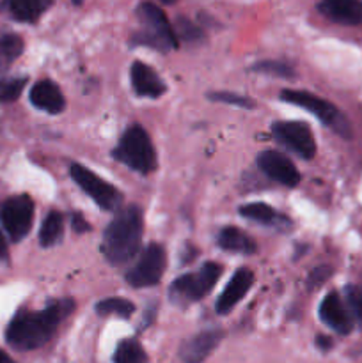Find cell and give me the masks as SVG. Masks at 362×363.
<instances>
[{
	"mask_svg": "<svg viewBox=\"0 0 362 363\" xmlns=\"http://www.w3.org/2000/svg\"><path fill=\"white\" fill-rule=\"evenodd\" d=\"M73 308L71 300H60L50 303L41 312H20L9 323L6 339L13 347L21 351L38 350L45 346L55 333L59 323Z\"/></svg>",
	"mask_w": 362,
	"mask_h": 363,
	"instance_id": "obj_1",
	"label": "cell"
},
{
	"mask_svg": "<svg viewBox=\"0 0 362 363\" xmlns=\"http://www.w3.org/2000/svg\"><path fill=\"white\" fill-rule=\"evenodd\" d=\"M144 230L142 211L137 206L121 209L103 233V255L112 264H124L138 252Z\"/></svg>",
	"mask_w": 362,
	"mask_h": 363,
	"instance_id": "obj_2",
	"label": "cell"
},
{
	"mask_svg": "<svg viewBox=\"0 0 362 363\" xmlns=\"http://www.w3.org/2000/svg\"><path fill=\"white\" fill-rule=\"evenodd\" d=\"M112 155L117 162L124 163L135 172L149 174L156 169L155 147L142 126H131L124 131Z\"/></svg>",
	"mask_w": 362,
	"mask_h": 363,
	"instance_id": "obj_3",
	"label": "cell"
},
{
	"mask_svg": "<svg viewBox=\"0 0 362 363\" xmlns=\"http://www.w3.org/2000/svg\"><path fill=\"white\" fill-rule=\"evenodd\" d=\"M137 16L142 23V30L133 38L135 45L151 46L160 52H170L176 48V34L160 7L149 2L141 4L137 9Z\"/></svg>",
	"mask_w": 362,
	"mask_h": 363,
	"instance_id": "obj_4",
	"label": "cell"
},
{
	"mask_svg": "<svg viewBox=\"0 0 362 363\" xmlns=\"http://www.w3.org/2000/svg\"><path fill=\"white\" fill-rule=\"evenodd\" d=\"M222 268L216 262H206L197 273H188L174 280L170 287V298L176 303L185 305L204 298L206 293L215 287L216 280L220 279Z\"/></svg>",
	"mask_w": 362,
	"mask_h": 363,
	"instance_id": "obj_5",
	"label": "cell"
},
{
	"mask_svg": "<svg viewBox=\"0 0 362 363\" xmlns=\"http://www.w3.org/2000/svg\"><path fill=\"white\" fill-rule=\"evenodd\" d=\"M280 99L309 110L312 116L318 117L329 128H332L336 133L343 135V137H350V126H348L346 119L341 116L339 110L332 103L325 101L323 98H318V96L311 94L307 91H293V89H286V91L280 92Z\"/></svg>",
	"mask_w": 362,
	"mask_h": 363,
	"instance_id": "obj_6",
	"label": "cell"
},
{
	"mask_svg": "<svg viewBox=\"0 0 362 363\" xmlns=\"http://www.w3.org/2000/svg\"><path fill=\"white\" fill-rule=\"evenodd\" d=\"M71 177H73L75 183L103 209V211H116L117 208L123 202V195L119 194V190L109 184L106 181H103L102 177L96 176L94 172L87 169V167L82 165H71L70 170Z\"/></svg>",
	"mask_w": 362,
	"mask_h": 363,
	"instance_id": "obj_7",
	"label": "cell"
},
{
	"mask_svg": "<svg viewBox=\"0 0 362 363\" xmlns=\"http://www.w3.org/2000/svg\"><path fill=\"white\" fill-rule=\"evenodd\" d=\"M0 222L13 241H20L31 233L34 222V202L28 195L7 199L0 208Z\"/></svg>",
	"mask_w": 362,
	"mask_h": 363,
	"instance_id": "obj_8",
	"label": "cell"
},
{
	"mask_svg": "<svg viewBox=\"0 0 362 363\" xmlns=\"http://www.w3.org/2000/svg\"><path fill=\"white\" fill-rule=\"evenodd\" d=\"M167 257L165 250L160 245H149L141 254L133 268L128 272L126 280L133 287L156 286L165 272Z\"/></svg>",
	"mask_w": 362,
	"mask_h": 363,
	"instance_id": "obj_9",
	"label": "cell"
},
{
	"mask_svg": "<svg viewBox=\"0 0 362 363\" xmlns=\"http://www.w3.org/2000/svg\"><path fill=\"white\" fill-rule=\"evenodd\" d=\"M273 135L280 144L286 145L293 152L305 160H311L316 152V142L312 131L305 123H295V121H284L275 123L272 128Z\"/></svg>",
	"mask_w": 362,
	"mask_h": 363,
	"instance_id": "obj_10",
	"label": "cell"
},
{
	"mask_svg": "<svg viewBox=\"0 0 362 363\" xmlns=\"http://www.w3.org/2000/svg\"><path fill=\"white\" fill-rule=\"evenodd\" d=\"M258 167L265 176L284 186H297L300 183V174L287 156L277 151H265L258 156Z\"/></svg>",
	"mask_w": 362,
	"mask_h": 363,
	"instance_id": "obj_11",
	"label": "cell"
},
{
	"mask_svg": "<svg viewBox=\"0 0 362 363\" xmlns=\"http://www.w3.org/2000/svg\"><path fill=\"white\" fill-rule=\"evenodd\" d=\"M222 337V330H204V332L190 337L180 350L181 360L185 363H202L215 351Z\"/></svg>",
	"mask_w": 362,
	"mask_h": 363,
	"instance_id": "obj_12",
	"label": "cell"
},
{
	"mask_svg": "<svg viewBox=\"0 0 362 363\" xmlns=\"http://www.w3.org/2000/svg\"><path fill=\"white\" fill-rule=\"evenodd\" d=\"M319 318L329 328L341 335H348L353 328V319L337 293H329L319 305Z\"/></svg>",
	"mask_w": 362,
	"mask_h": 363,
	"instance_id": "obj_13",
	"label": "cell"
},
{
	"mask_svg": "<svg viewBox=\"0 0 362 363\" xmlns=\"http://www.w3.org/2000/svg\"><path fill=\"white\" fill-rule=\"evenodd\" d=\"M254 284V273L251 269H238L233 275V279L229 280L226 289L222 291V294L216 300V312L219 314H227L231 312V308L236 303H240L243 300L245 294L248 293V289Z\"/></svg>",
	"mask_w": 362,
	"mask_h": 363,
	"instance_id": "obj_14",
	"label": "cell"
},
{
	"mask_svg": "<svg viewBox=\"0 0 362 363\" xmlns=\"http://www.w3.org/2000/svg\"><path fill=\"white\" fill-rule=\"evenodd\" d=\"M318 9L323 16L336 21V23H362V0H319Z\"/></svg>",
	"mask_w": 362,
	"mask_h": 363,
	"instance_id": "obj_15",
	"label": "cell"
},
{
	"mask_svg": "<svg viewBox=\"0 0 362 363\" xmlns=\"http://www.w3.org/2000/svg\"><path fill=\"white\" fill-rule=\"evenodd\" d=\"M131 87L138 96H148V98H158L165 92V84L162 78L156 74L155 69L144 62H133L131 66Z\"/></svg>",
	"mask_w": 362,
	"mask_h": 363,
	"instance_id": "obj_16",
	"label": "cell"
},
{
	"mask_svg": "<svg viewBox=\"0 0 362 363\" xmlns=\"http://www.w3.org/2000/svg\"><path fill=\"white\" fill-rule=\"evenodd\" d=\"M31 103L39 110H45L48 113L62 112L66 106L62 92L57 87V84L50 80L38 82L31 91Z\"/></svg>",
	"mask_w": 362,
	"mask_h": 363,
	"instance_id": "obj_17",
	"label": "cell"
},
{
	"mask_svg": "<svg viewBox=\"0 0 362 363\" xmlns=\"http://www.w3.org/2000/svg\"><path fill=\"white\" fill-rule=\"evenodd\" d=\"M50 4L52 0H4L2 9L13 20L21 23H34Z\"/></svg>",
	"mask_w": 362,
	"mask_h": 363,
	"instance_id": "obj_18",
	"label": "cell"
},
{
	"mask_svg": "<svg viewBox=\"0 0 362 363\" xmlns=\"http://www.w3.org/2000/svg\"><path fill=\"white\" fill-rule=\"evenodd\" d=\"M219 247L224 250L238 252V254L251 255L256 252V243L243 233V230L236 229V227H226L219 233Z\"/></svg>",
	"mask_w": 362,
	"mask_h": 363,
	"instance_id": "obj_19",
	"label": "cell"
},
{
	"mask_svg": "<svg viewBox=\"0 0 362 363\" xmlns=\"http://www.w3.org/2000/svg\"><path fill=\"white\" fill-rule=\"evenodd\" d=\"M238 211H240V215L243 216V218L254 220V222L263 223V225H279V223L290 225V222H287L283 215H277V213L273 211V208H270L268 204H263V202L245 204L241 206Z\"/></svg>",
	"mask_w": 362,
	"mask_h": 363,
	"instance_id": "obj_20",
	"label": "cell"
},
{
	"mask_svg": "<svg viewBox=\"0 0 362 363\" xmlns=\"http://www.w3.org/2000/svg\"><path fill=\"white\" fill-rule=\"evenodd\" d=\"M64 233V216L59 211L48 213L39 230V245L41 247H53L60 241Z\"/></svg>",
	"mask_w": 362,
	"mask_h": 363,
	"instance_id": "obj_21",
	"label": "cell"
},
{
	"mask_svg": "<svg viewBox=\"0 0 362 363\" xmlns=\"http://www.w3.org/2000/svg\"><path fill=\"white\" fill-rule=\"evenodd\" d=\"M114 363H149L144 347L135 339L123 340L114 353Z\"/></svg>",
	"mask_w": 362,
	"mask_h": 363,
	"instance_id": "obj_22",
	"label": "cell"
},
{
	"mask_svg": "<svg viewBox=\"0 0 362 363\" xmlns=\"http://www.w3.org/2000/svg\"><path fill=\"white\" fill-rule=\"evenodd\" d=\"M96 312L102 315H117V318H130L135 312V305L123 298H109L96 305Z\"/></svg>",
	"mask_w": 362,
	"mask_h": 363,
	"instance_id": "obj_23",
	"label": "cell"
},
{
	"mask_svg": "<svg viewBox=\"0 0 362 363\" xmlns=\"http://www.w3.org/2000/svg\"><path fill=\"white\" fill-rule=\"evenodd\" d=\"M23 52V41L16 34L0 35V60L4 62H13Z\"/></svg>",
	"mask_w": 362,
	"mask_h": 363,
	"instance_id": "obj_24",
	"label": "cell"
},
{
	"mask_svg": "<svg viewBox=\"0 0 362 363\" xmlns=\"http://www.w3.org/2000/svg\"><path fill=\"white\" fill-rule=\"evenodd\" d=\"M344 296H346L348 308L351 312V319H355L362 328V289L357 286H346Z\"/></svg>",
	"mask_w": 362,
	"mask_h": 363,
	"instance_id": "obj_25",
	"label": "cell"
},
{
	"mask_svg": "<svg viewBox=\"0 0 362 363\" xmlns=\"http://www.w3.org/2000/svg\"><path fill=\"white\" fill-rule=\"evenodd\" d=\"M25 78H4L0 80V101H14L25 87Z\"/></svg>",
	"mask_w": 362,
	"mask_h": 363,
	"instance_id": "obj_26",
	"label": "cell"
},
{
	"mask_svg": "<svg viewBox=\"0 0 362 363\" xmlns=\"http://www.w3.org/2000/svg\"><path fill=\"white\" fill-rule=\"evenodd\" d=\"M252 69L259 71V73L273 74V77H283V78L293 77V69H291L290 66H286V64H283V62H272V60H268V62L256 64Z\"/></svg>",
	"mask_w": 362,
	"mask_h": 363,
	"instance_id": "obj_27",
	"label": "cell"
},
{
	"mask_svg": "<svg viewBox=\"0 0 362 363\" xmlns=\"http://www.w3.org/2000/svg\"><path fill=\"white\" fill-rule=\"evenodd\" d=\"M209 99H213V101L229 103V105L243 106V108H252V106H254V103H252L251 99H247L245 96L240 94H233V92H213V94H209Z\"/></svg>",
	"mask_w": 362,
	"mask_h": 363,
	"instance_id": "obj_28",
	"label": "cell"
},
{
	"mask_svg": "<svg viewBox=\"0 0 362 363\" xmlns=\"http://www.w3.org/2000/svg\"><path fill=\"white\" fill-rule=\"evenodd\" d=\"M330 275H332V269H330L329 266H318V268L312 269V273L309 275L307 286L311 287V289H316V287L322 286Z\"/></svg>",
	"mask_w": 362,
	"mask_h": 363,
	"instance_id": "obj_29",
	"label": "cell"
},
{
	"mask_svg": "<svg viewBox=\"0 0 362 363\" xmlns=\"http://www.w3.org/2000/svg\"><path fill=\"white\" fill-rule=\"evenodd\" d=\"M177 27H180V35L183 39H187V41H192V39L201 38V32H199V28L188 23L187 20H181L180 23H177Z\"/></svg>",
	"mask_w": 362,
	"mask_h": 363,
	"instance_id": "obj_30",
	"label": "cell"
},
{
	"mask_svg": "<svg viewBox=\"0 0 362 363\" xmlns=\"http://www.w3.org/2000/svg\"><path fill=\"white\" fill-rule=\"evenodd\" d=\"M71 225H73V229L77 230V233H87L91 227H89V223L85 222V218L82 215H78V213H75L73 216H71Z\"/></svg>",
	"mask_w": 362,
	"mask_h": 363,
	"instance_id": "obj_31",
	"label": "cell"
},
{
	"mask_svg": "<svg viewBox=\"0 0 362 363\" xmlns=\"http://www.w3.org/2000/svg\"><path fill=\"white\" fill-rule=\"evenodd\" d=\"M6 257H7V243L6 240H4L2 233H0V261H4Z\"/></svg>",
	"mask_w": 362,
	"mask_h": 363,
	"instance_id": "obj_32",
	"label": "cell"
},
{
	"mask_svg": "<svg viewBox=\"0 0 362 363\" xmlns=\"http://www.w3.org/2000/svg\"><path fill=\"white\" fill-rule=\"evenodd\" d=\"M318 344H319V347H325V350H329L330 347V340H327V337H319Z\"/></svg>",
	"mask_w": 362,
	"mask_h": 363,
	"instance_id": "obj_33",
	"label": "cell"
},
{
	"mask_svg": "<svg viewBox=\"0 0 362 363\" xmlns=\"http://www.w3.org/2000/svg\"><path fill=\"white\" fill-rule=\"evenodd\" d=\"M0 363H14L11 360V357L7 353H4V351H0Z\"/></svg>",
	"mask_w": 362,
	"mask_h": 363,
	"instance_id": "obj_34",
	"label": "cell"
},
{
	"mask_svg": "<svg viewBox=\"0 0 362 363\" xmlns=\"http://www.w3.org/2000/svg\"><path fill=\"white\" fill-rule=\"evenodd\" d=\"M158 2L167 4V6H170V4H176V0H158Z\"/></svg>",
	"mask_w": 362,
	"mask_h": 363,
	"instance_id": "obj_35",
	"label": "cell"
},
{
	"mask_svg": "<svg viewBox=\"0 0 362 363\" xmlns=\"http://www.w3.org/2000/svg\"><path fill=\"white\" fill-rule=\"evenodd\" d=\"M73 4H77V6H80V4H84V0H73Z\"/></svg>",
	"mask_w": 362,
	"mask_h": 363,
	"instance_id": "obj_36",
	"label": "cell"
}]
</instances>
